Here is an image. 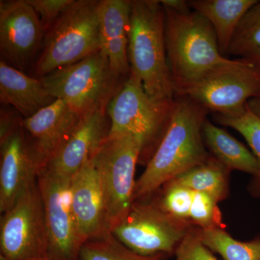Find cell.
<instances>
[{
	"mask_svg": "<svg viewBox=\"0 0 260 260\" xmlns=\"http://www.w3.org/2000/svg\"><path fill=\"white\" fill-rule=\"evenodd\" d=\"M48 92L83 115L108 106L121 85L109 59L101 50L83 60L51 72L40 78Z\"/></svg>",
	"mask_w": 260,
	"mask_h": 260,
	"instance_id": "8992f818",
	"label": "cell"
},
{
	"mask_svg": "<svg viewBox=\"0 0 260 260\" xmlns=\"http://www.w3.org/2000/svg\"><path fill=\"white\" fill-rule=\"evenodd\" d=\"M162 187L161 195L156 201L159 206L171 216L189 222L194 191L174 180Z\"/></svg>",
	"mask_w": 260,
	"mask_h": 260,
	"instance_id": "484cf974",
	"label": "cell"
},
{
	"mask_svg": "<svg viewBox=\"0 0 260 260\" xmlns=\"http://www.w3.org/2000/svg\"><path fill=\"white\" fill-rule=\"evenodd\" d=\"M128 59L130 70L150 96L175 99L166 47L165 14L160 1H131Z\"/></svg>",
	"mask_w": 260,
	"mask_h": 260,
	"instance_id": "7a4b0ae2",
	"label": "cell"
},
{
	"mask_svg": "<svg viewBox=\"0 0 260 260\" xmlns=\"http://www.w3.org/2000/svg\"><path fill=\"white\" fill-rule=\"evenodd\" d=\"M177 95L191 98L218 115H239L249 100L260 99V73L245 59H233L210 70Z\"/></svg>",
	"mask_w": 260,
	"mask_h": 260,
	"instance_id": "52a82bcc",
	"label": "cell"
},
{
	"mask_svg": "<svg viewBox=\"0 0 260 260\" xmlns=\"http://www.w3.org/2000/svg\"><path fill=\"white\" fill-rule=\"evenodd\" d=\"M218 203L210 194L194 191L189 222L200 229L223 228Z\"/></svg>",
	"mask_w": 260,
	"mask_h": 260,
	"instance_id": "4316f807",
	"label": "cell"
},
{
	"mask_svg": "<svg viewBox=\"0 0 260 260\" xmlns=\"http://www.w3.org/2000/svg\"><path fill=\"white\" fill-rule=\"evenodd\" d=\"M144 148L139 135H108L91 157L102 184L109 232L125 218L134 202L135 168Z\"/></svg>",
	"mask_w": 260,
	"mask_h": 260,
	"instance_id": "5b68a950",
	"label": "cell"
},
{
	"mask_svg": "<svg viewBox=\"0 0 260 260\" xmlns=\"http://www.w3.org/2000/svg\"><path fill=\"white\" fill-rule=\"evenodd\" d=\"M247 107L254 115L260 119V99H252L247 102Z\"/></svg>",
	"mask_w": 260,
	"mask_h": 260,
	"instance_id": "1f68e13d",
	"label": "cell"
},
{
	"mask_svg": "<svg viewBox=\"0 0 260 260\" xmlns=\"http://www.w3.org/2000/svg\"><path fill=\"white\" fill-rule=\"evenodd\" d=\"M70 193L72 209L84 241L109 232L102 184L91 158L72 178Z\"/></svg>",
	"mask_w": 260,
	"mask_h": 260,
	"instance_id": "2e32d148",
	"label": "cell"
},
{
	"mask_svg": "<svg viewBox=\"0 0 260 260\" xmlns=\"http://www.w3.org/2000/svg\"><path fill=\"white\" fill-rule=\"evenodd\" d=\"M174 99L159 100L150 96L139 78L130 70L129 76L108 104L109 135H139L144 140L145 151L164 136Z\"/></svg>",
	"mask_w": 260,
	"mask_h": 260,
	"instance_id": "ba28073f",
	"label": "cell"
},
{
	"mask_svg": "<svg viewBox=\"0 0 260 260\" xmlns=\"http://www.w3.org/2000/svg\"><path fill=\"white\" fill-rule=\"evenodd\" d=\"M74 0H27L39 16L47 32Z\"/></svg>",
	"mask_w": 260,
	"mask_h": 260,
	"instance_id": "f1b7e54d",
	"label": "cell"
},
{
	"mask_svg": "<svg viewBox=\"0 0 260 260\" xmlns=\"http://www.w3.org/2000/svg\"><path fill=\"white\" fill-rule=\"evenodd\" d=\"M260 51V1L246 13L234 34L228 54L241 59Z\"/></svg>",
	"mask_w": 260,
	"mask_h": 260,
	"instance_id": "d4e9b609",
	"label": "cell"
},
{
	"mask_svg": "<svg viewBox=\"0 0 260 260\" xmlns=\"http://www.w3.org/2000/svg\"><path fill=\"white\" fill-rule=\"evenodd\" d=\"M258 0H191L189 6L211 24L222 55H227L241 20Z\"/></svg>",
	"mask_w": 260,
	"mask_h": 260,
	"instance_id": "d6986e66",
	"label": "cell"
},
{
	"mask_svg": "<svg viewBox=\"0 0 260 260\" xmlns=\"http://www.w3.org/2000/svg\"><path fill=\"white\" fill-rule=\"evenodd\" d=\"M49 234L38 184L8 211L0 222L1 256L7 260L49 258Z\"/></svg>",
	"mask_w": 260,
	"mask_h": 260,
	"instance_id": "30bf717a",
	"label": "cell"
},
{
	"mask_svg": "<svg viewBox=\"0 0 260 260\" xmlns=\"http://www.w3.org/2000/svg\"><path fill=\"white\" fill-rule=\"evenodd\" d=\"M37 184L42 196L49 234L50 260H78L85 244L70 201L71 179L42 170Z\"/></svg>",
	"mask_w": 260,
	"mask_h": 260,
	"instance_id": "8fae6325",
	"label": "cell"
},
{
	"mask_svg": "<svg viewBox=\"0 0 260 260\" xmlns=\"http://www.w3.org/2000/svg\"><path fill=\"white\" fill-rule=\"evenodd\" d=\"M164 10L167 59L175 94L210 70L232 62L222 55L214 29L203 15Z\"/></svg>",
	"mask_w": 260,
	"mask_h": 260,
	"instance_id": "3957f363",
	"label": "cell"
},
{
	"mask_svg": "<svg viewBox=\"0 0 260 260\" xmlns=\"http://www.w3.org/2000/svg\"><path fill=\"white\" fill-rule=\"evenodd\" d=\"M200 239L223 260H260V236L249 242L234 239L223 228L199 229Z\"/></svg>",
	"mask_w": 260,
	"mask_h": 260,
	"instance_id": "7402d4cb",
	"label": "cell"
},
{
	"mask_svg": "<svg viewBox=\"0 0 260 260\" xmlns=\"http://www.w3.org/2000/svg\"><path fill=\"white\" fill-rule=\"evenodd\" d=\"M160 256L137 254L121 244L109 232L89 239L82 246L80 253V260H160Z\"/></svg>",
	"mask_w": 260,
	"mask_h": 260,
	"instance_id": "cb8c5ba5",
	"label": "cell"
},
{
	"mask_svg": "<svg viewBox=\"0 0 260 260\" xmlns=\"http://www.w3.org/2000/svg\"><path fill=\"white\" fill-rule=\"evenodd\" d=\"M131 1L102 0L99 6V23L102 50L107 54L114 74L118 78L130 74L128 44Z\"/></svg>",
	"mask_w": 260,
	"mask_h": 260,
	"instance_id": "e0dca14e",
	"label": "cell"
},
{
	"mask_svg": "<svg viewBox=\"0 0 260 260\" xmlns=\"http://www.w3.org/2000/svg\"><path fill=\"white\" fill-rule=\"evenodd\" d=\"M81 116L62 101L56 100L34 115L23 119L22 128L40 172Z\"/></svg>",
	"mask_w": 260,
	"mask_h": 260,
	"instance_id": "9a60e30c",
	"label": "cell"
},
{
	"mask_svg": "<svg viewBox=\"0 0 260 260\" xmlns=\"http://www.w3.org/2000/svg\"><path fill=\"white\" fill-rule=\"evenodd\" d=\"M190 225L166 213L156 201L136 200L112 234L137 254L153 256L175 252L190 232Z\"/></svg>",
	"mask_w": 260,
	"mask_h": 260,
	"instance_id": "9c48e42d",
	"label": "cell"
},
{
	"mask_svg": "<svg viewBox=\"0 0 260 260\" xmlns=\"http://www.w3.org/2000/svg\"><path fill=\"white\" fill-rule=\"evenodd\" d=\"M0 211L4 213L37 185L40 169L21 124L0 139Z\"/></svg>",
	"mask_w": 260,
	"mask_h": 260,
	"instance_id": "5bb4252c",
	"label": "cell"
},
{
	"mask_svg": "<svg viewBox=\"0 0 260 260\" xmlns=\"http://www.w3.org/2000/svg\"><path fill=\"white\" fill-rule=\"evenodd\" d=\"M208 113L203 106L191 98L175 97L164 136L144 172L136 181L134 201L147 198L211 157L203 138V125Z\"/></svg>",
	"mask_w": 260,
	"mask_h": 260,
	"instance_id": "6da1fadb",
	"label": "cell"
},
{
	"mask_svg": "<svg viewBox=\"0 0 260 260\" xmlns=\"http://www.w3.org/2000/svg\"><path fill=\"white\" fill-rule=\"evenodd\" d=\"M215 121L222 125L237 130L244 137L255 155L259 164V172L248 186L251 196L260 198V119L249 110V108L242 114L237 116H223L216 114Z\"/></svg>",
	"mask_w": 260,
	"mask_h": 260,
	"instance_id": "603a6c76",
	"label": "cell"
},
{
	"mask_svg": "<svg viewBox=\"0 0 260 260\" xmlns=\"http://www.w3.org/2000/svg\"><path fill=\"white\" fill-rule=\"evenodd\" d=\"M44 35L39 16L27 0L0 2L1 60L24 73L35 66Z\"/></svg>",
	"mask_w": 260,
	"mask_h": 260,
	"instance_id": "7c38bea8",
	"label": "cell"
},
{
	"mask_svg": "<svg viewBox=\"0 0 260 260\" xmlns=\"http://www.w3.org/2000/svg\"><path fill=\"white\" fill-rule=\"evenodd\" d=\"M203 138L213 156L230 170L240 171L254 177L259 172L255 155L226 130L214 125L208 119L203 125Z\"/></svg>",
	"mask_w": 260,
	"mask_h": 260,
	"instance_id": "ffe728a7",
	"label": "cell"
},
{
	"mask_svg": "<svg viewBox=\"0 0 260 260\" xmlns=\"http://www.w3.org/2000/svg\"><path fill=\"white\" fill-rule=\"evenodd\" d=\"M56 100L40 78L0 61V102L3 106L13 107L26 119Z\"/></svg>",
	"mask_w": 260,
	"mask_h": 260,
	"instance_id": "ac0fdd59",
	"label": "cell"
},
{
	"mask_svg": "<svg viewBox=\"0 0 260 260\" xmlns=\"http://www.w3.org/2000/svg\"><path fill=\"white\" fill-rule=\"evenodd\" d=\"M4 106L1 108L0 114V139L11 133L13 129L21 124L23 119L17 110L9 109Z\"/></svg>",
	"mask_w": 260,
	"mask_h": 260,
	"instance_id": "f546056e",
	"label": "cell"
},
{
	"mask_svg": "<svg viewBox=\"0 0 260 260\" xmlns=\"http://www.w3.org/2000/svg\"><path fill=\"white\" fill-rule=\"evenodd\" d=\"M172 260H217L200 239L199 229H191L174 252ZM160 260H165L160 259Z\"/></svg>",
	"mask_w": 260,
	"mask_h": 260,
	"instance_id": "83f0119b",
	"label": "cell"
},
{
	"mask_svg": "<svg viewBox=\"0 0 260 260\" xmlns=\"http://www.w3.org/2000/svg\"><path fill=\"white\" fill-rule=\"evenodd\" d=\"M107 107L103 106L82 115L43 170L72 179L109 135L110 121Z\"/></svg>",
	"mask_w": 260,
	"mask_h": 260,
	"instance_id": "4fadbf2b",
	"label": "cell"
},
{
	"mask_svg": "<svg viewBox=\"0 0 260 260\" xmlns=\"http://www.w3.org/2000/svg\"><path fill=\"white\" fill-rule=\"evenodd\" d=\"M1 260H7L5 258L3 257V256H1ZM30 260H50L49 258H39V259H34Z\"/></svg>",
	"mask_w": 260,
	"mask_h": 260,
	"instance_id": "836d02e7",
	"label": "cell"
},
{
	"mask_svg": "<svg viewBox=\"0 0 260 260\" xmlns=\"http://www.w3.org/2000/svg\"><path fill=\"white\" fill-rule=\"evenodd\" d=\"M98 0H74L45 32L34 70L37 78L102 49Z\"/></svg>",
	"mask_w": 260,
	"mask_h": 260,
	"instance_id": "277c9868",
	"label": "cell"
},
{
	"mask_svg": "<svg viewBox=\"0 0 260 260\" xmlns=\"http://www.w3.org/2000/svg\"><path fill=\"white\" fill-rule=\"evenodd\" d=\"M230 169L214 156L172 179L192 191L207 193L220 202L229 194Z\"/></svg>",
	"mask_w": 260,
	"mask_h": 260,
	"instance_id": "44dd1931",
	"label": "cell"
},
{
	"mask_svg": "<svg viewBox=\"0 0 260 260\" xmlns=\"http://www.w3.org/2000/svg\"><path fill=\"white\" fill-rule=\"evenodd\" d=\"M243 59L250 62L260 73V51L248 56L247 57L243 58Z\"/></svg>",
	"mask_w": 260,
	"mask_h": 260,
	"instance_id": "d6a6232c",
	"label": "cell"
},
{
	"mask_svg": "<svg viewBox=\"0 0 260 260\" xmlns=\"http://www.w3.org/2000/svg\"><path fill=\"white\" fill-rule=\"evenodd\" d=\"M160 3L164 8L179 12V13H188L191 11L189 9L191 8L188 1H184V0H162Z\"/></svg>",
	"mask_w": 260,
	"mask_h": 260,
	"instance_id": "4dcf8cb0",
	"label": "cell"
}]
</instances>
